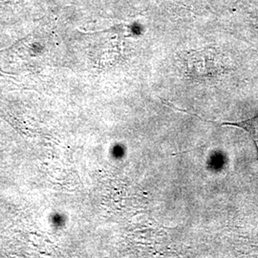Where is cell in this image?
Wrapping results in <instances>:
<instances>
[{
	"mask_svg": "<svg viewBox=\"0 0 258 258\" xmlns=\"http://www.w3.org/2000/svg\"><path fill=\"white\" fill-rule=\"evenodd\" d=\"M222 125L238 127L246 131L251 140L254 142L258 151V115L249 120H242L238 122H225L222 123Z\"/></svg>",
	"mask_w": 258,
	"mask_h": 258,
	"instance_id": "cell-1",
	"label": "cell"
}]
</instances>
